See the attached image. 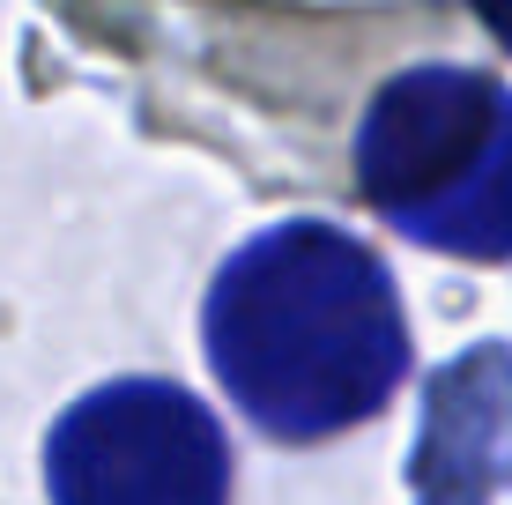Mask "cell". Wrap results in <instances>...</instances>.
Returning <instances> with one entry per match:
<instances>
[{"mask_svg":"<svg viewBox=\"0 0 512 505\" xmlns=\"http://www.w3.org/2000/svg\"><path fill=\"white\" fill-rule=\"evenodd\" d=\"M223 394L282 446L379 416L409 379V320L372 246L320 216L275 223L223 260L201 305Z\"/></svg>","mask_w":512,"mask_h":505,"instance_id":"cell-1","label":"cell"},{"mask_svg":"<svg viewBox=\"0 0 512 505\" xmlns=\"http://www.w3.org/2000/svg\"><path fill=\"white\" fill-rule=\"evenodd\" d=\"M357 186L401 238L512 260V90L475 67H409L357 119Z\"/></svg>","mask_w":512,"mask_h":505,"instance_id":"cell-2","label":"cell"},{"mask_svg":"<svg viewBox=\"0 0 512 505\" xmlns=\"http://www.w3.org/2000/svg\"><path fill=\"white\" fill-rule=\"evenodd\" d=\"M52 505H231V439L179 379H112L45 439Z\"/></svg>","mask_w":512,"mask_h":505,"instance_id":"cell-3","label":"cell"},{"mask_svg":"<svg viewBox=\"0 0 512 505\" xmlns=\"http://www.w3.org/2000/svg\"><path fill=\"white\" fill-rule=\"evenodd\" d=\"M468 8L483 15V23H490V38H498V45L512 52V0H468Z\"/></svg>","mask_w":512,"mask_h":505,"instance_id":"cell-4","label":"cell"}]
</instances>
